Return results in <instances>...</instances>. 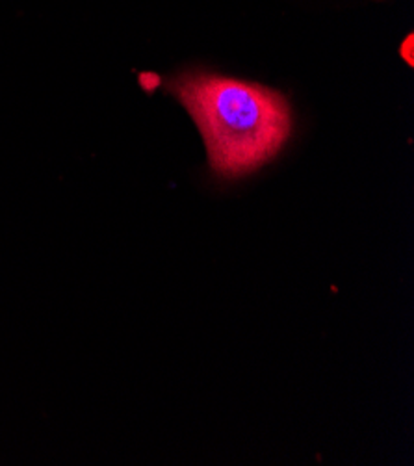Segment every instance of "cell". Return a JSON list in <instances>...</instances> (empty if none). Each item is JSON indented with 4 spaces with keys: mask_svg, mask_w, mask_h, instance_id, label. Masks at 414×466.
Masks as SVG:
<instances>
[{
    "mask_svg": "<svg viewBox=\"0 0 414 466\" xmlns=\"http://www.w3.org/2000/svg\"><path fill=\"white\" fill-rule=\"evenodd\" d=\"M169 91L197 123L210 167L221 177L258 169L288 142L292 112L279 91L210 73L180 75Z\"/></svg>",
    "mask_w": 414,
    "mask_h": 466,
    "instance_id": "1",
    "label": "cell"
},
{
    "mask_svg": "<svg viewBox=\"0 0 414 466\" xmlns=\"http://www.w3.org/2000/svg\"><path fill=\"white\" fill-rule=\"evenodd\" d=\"M403 46V45H401ZM410 46H412V35H409L407 37V43H405V60H407V64H412V49H410ZM403 53V51H401ZM403 56V55H401Z\"/></svg>",
    "mask_w": 414,
    "mask_h": 466,
    "instance_id": "2",
    "label": "cell"
}]
</instances>
